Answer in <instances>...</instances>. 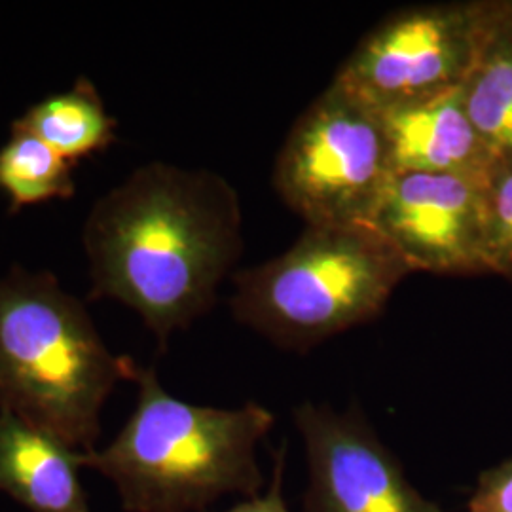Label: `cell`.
<instances>
[{"label": "cell", "mask_w": 512, "mask_h": 512, "mask_svg": "<svg viewBox=\"0 0 512 512\" xmlns=\"http://www.w3.org/2000/svg\"><path fill=\"white\" fill-rule=\"evenodd\" d=\"M238 192L219 173L152 162L93 205L84 226L90 300L141 315L165 349L213 308L243 251Z\"/></svg>", "instance_id": "cell-1"}, {"label": "cell", "mask_w": 512, "mask_h": 512, "mask_svg": "<svg viewBox=\"0 0 512 512\" xmlns=\"http://www.w3.org/2000/svg\"><path fill=\"white\" fill-rule=\"evenodd\" d=\"M137 406L84 467L109 478L128 512H203L224 495L260 494L256 448L275 416L264 406L215 408L167 393L154 368H139Z\"/></svg>", "instance_id": "cell-2"}, {"label": "cell", "mask_w": 512, "mask_h": 512, "mask_svg": "<svg viewBox=\"0 0 512 512\" xmlns=\"http://www.w3.org/2000/svg\"><path fill=\"white\" fill-rule=\"evenodd\" d=\"M141 366L114 355L84 304L50 272L12 266L0 277V412L86 454L101 410Z\"/></svg>", "instance_id": "cell-3"}, {"label": "cell", "mask_w": 512, "mask_h": 512, "mask_svg": "<svg viewBox=\"0 0 512 512\" xmlns=\"http://www.w3.org/2000/svg\"><path fill=\"white\" fill-rule=\"evenodd\" d=\"M410 274L368 224L306 226L285 253L234 274L230 310L277 348L306 353L376 319Z\"/></svg>", "instance_id": "cell-4"}, {"label": "cell", "mask_w": 512, "mask_h": 512, "mask_svg": "<svg viewBox=\"0 0 512 512\" xmlns=\"http://www.w3.org/2000/svg\"><path fill=\"white\" fill-rule=\"evenodd\" d=\"M395 175L382 114L334 80L277 154L274 186L306 226L368 224Z\"/></svg>", "instance_id": "cell-5"}, {"label": "cell", "mask_w": 512, "mask_h": 512, "mask_svg": "<svg viewBox=\"0 0 512 512\" xmlns=\"http://www.w3.org/2000/svg\"><path fill=\"white\" fill-rule=\"evenodd\" d=\"M497 2L404 8L366 35L336 78L378 112L459 90L475 65Z\"/></svg>", "instance_id": "cell-6"}, {"label": "cell", "mask_w": 512, "mask_h": 512, "mask_svg": "<svg viewBox=\"0 0 512 512\" xmlns=\"http://www.w3.org/2000/svg\"><path fill=\"white\" fill-rule=\"evenodd\" d=\"M294 423L308 458L304 512H442L408 480L403 463L359 406L336 412L306 401Z\"/></svg>", "instance_id": "cell-7"}, {"label": "cell", "mask_w": 512, "mask_h": 512, "mask_svg": "<svg viewBox=\"0 0 512 512\" xmlns=\"http://www.w3.org/2000/svg\"><path fill=\"white\" fill-rule=\"evenodd\" d=\"M484 183L467 175L397 171L368 226L414 272H486Z\"/></svg>", "instance_id": "cell-8"}, {"label": "cell", "mask_w": 512, "mask_h": 512, "mask_svg": "<svg viewBox=\"0 0 512 512\" xmlns=\"http://www.w3.org/2000/svg\"><path fill=\"white\" fill-rule=\"evenodd\" d=\"M395 173H452L486 179L494 156L463 105L461 88L435 99L380 112Z\"/></svg>", "instance_id": "cell-9"}, {"label": "cell", "mask_w": 512, "mask_h": 512, "mask_svg": "<svg viewBox=\"0 0 512 512\" xmlns=\"http://www.w3.org/2000/svg\"><path fill=\"white\" fill-rule=\"evenodd\" d=\"M80 469L82 452L0 412V492L31 512H92Z\"/></svg>", "instance_id": "cell-10"}, {"label": "cell", "mask_w": 512, "mask_h": 512, "mask_svg": "<svg viewBox=\"0 0 512 512\" xmlns=\"http://www.w3.org/2000/svg\"><path fill=\"white\" fill-rule=\"evenodd\" d=\"M463 105L494 162L512 156V12L497 2L475 65L461 86Z\"/></svg>", "instance_id": "cell-11"}, {"label": "cell", "mask_w": 512, "mask_h": 512, "mask_svg": "<svg viewBox=\"0 0 512 512\" xmlns=\"http://www.w3.org/2000/svg\"><path fill=\"white\" fill-rule=\"evenodd\" d=\"M116 126L118 122L86 76H80L71 90L44 97L12 124L38 137L73 165L112 147Z\"/></svg>", "instance_id": "cell-12"}, {"label": "cell", "mask_w": 512, "mask_h": 512, "mask_svg": "<svg viewBox=\"0 0 512 512\" xmlns=\"http://www.w3.org/2000/svg\"><path fill=\"white\" fill-rule=\"evenodd\" d=\"M71 162L29 131L12 128L0 148V192L8 198L10 213L76 194Z\"/></svg>", "instance_id": "cell-13"}, {"label": "cell", "mask_w": 512, "mask_h": 512, "mask_svg": "<svg viewBox=\"0 0 512 512\" xmlns=\"http://www.w3.org/2000/svg\"><path fill=\"white\" fill-rule=\"evenodd\" d=\"M484 262L512 281V156L494 162L484 183Z\"/></svg>", "instance_id": "cell-14"}, {"label": "cell", "mask_w": 512, "mask_h": 512, "mask_svg": "<svg viewBox=\"0 0 512 512\" xmlns=\"http://www.w3.org/2000/svg\"><path fill=\"white\" fill-rule=\"evenodd\" d=\"M467 512H512V458L478 475Z\"/></svg>", "instance_id": "cell-15"}, {"label": "cell", "mask_w": 512, "mask_h": 512, "mask_svg": "<svg viewBox=\"0 0 512 512\" xmlns=\"http://www.w3.org/2000/svg\"><path fill=\"white\" fill-rule=\"evenodd\" d=\"M274 465V476H272V482H270V488L266 494L247 497L236 507L224 512H291L285 503V497H283V467H285L283 452H279Z\"/></svg>", "instance_id": "cell-16"}, {"label": "cell", "mask_w": 512, "mask_h": 512, "mask_svg": "<svg viewBox=\"0 0 512 512\" xmlns=\"http://www.w3.org/2000/svg\"><path fill=\"white\" fill-rule=\"evenodd\" d=\"M509 6H511V12H512V2H509Z\"/></svg>", "instance_id": "cell-17"}]
</instances>
